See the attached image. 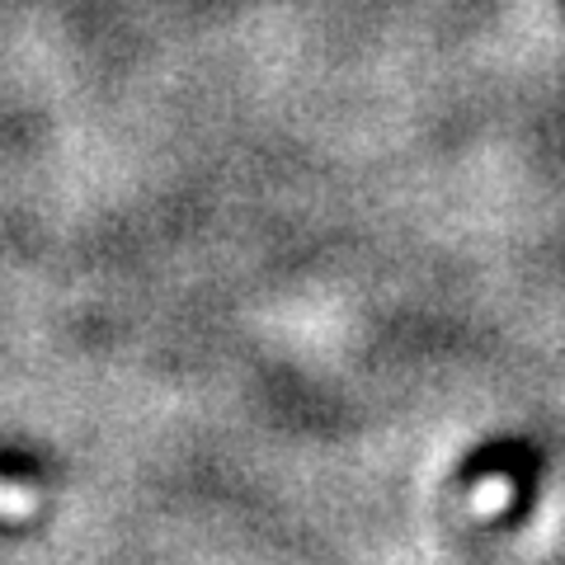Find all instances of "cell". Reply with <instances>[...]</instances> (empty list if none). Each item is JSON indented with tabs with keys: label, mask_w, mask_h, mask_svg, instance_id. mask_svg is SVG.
Masks as SVG:
<instances>
[{
	"label": "cell",
	"mask_w": 565,
	"mask_h": 565,
	"mask_svg": "<svg viewBox=\"0 0 565 565\" xmlns=\"http://www.w3.org/2000/svg\"><path fill=\"white\" fill-rule=\"evenodd\" d=\"M504 500H509V481H486L481 494H476V509L486 514V509H500Z\"/></svg>",
	"instance_id": "1"
}]
</instances>
